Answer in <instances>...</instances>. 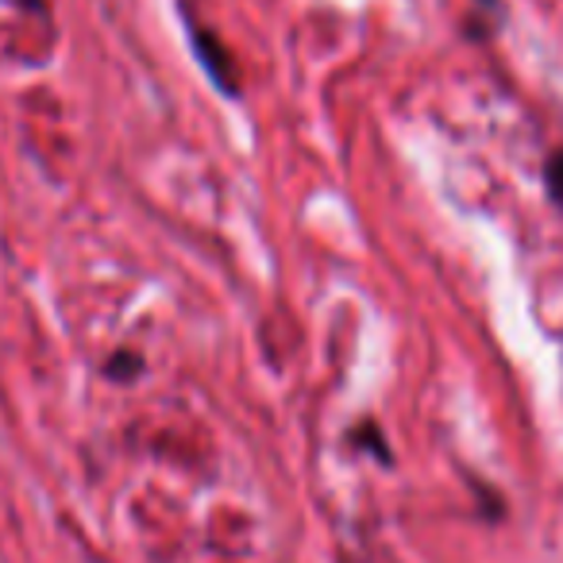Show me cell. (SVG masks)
<instances>
[{
    "instance_id": "1",
    "label": "cell",
    "mask_w": 563,
    "mask_h": 563,
    "mask_svg": "<svg viewBox=\"0 0 563 563\" xmlns=\"http://www.w3.org/2000/svg\"><path fill=\"white\" fill-rule=\"evenodd\" d=\"M189 43H194V55H197V63H201L205 78L224 97H240V74H235L232 58H228V47H220L201 24H189Z\"/></svg>"
},
{
    "instance_id": "2",
    "label": "cell",
    "mask_w": 563,
    "mask_h": 563,
    "mask_svg": "<svg viewBox=\"0 0 563 563\" xmlns=\"http://www.w3.org/2000/svg\"><path fill=\"white\" fill-rule=\"evenodd\" d=\"M347 440H352L355 452H367V455H375L378 463H390V448H386V437H383V429H378L375 421L355 424Z\"/></svg>"
},
{
    "instance_id": "3",
    "label": "cell",
    "mask_w": 563,
    "mask_h": 563,
    "mask_svg": "<svg viewBox=\"0 0 563 563\" xmlns=\"http://www.w3.org/2000/svg\"><path fill=\"white\" fill-rule=\"evenodd\" d=\"M540 181H544L548 201H552L555 209L563 212V143L544 158V166H540Z\"/></svg>"
},
{
    "instance_id": "4",
    "label": "cell",
    "mask_w": 563,
    "mask_h": 563,
    "mask_svg": "<svg viewBox=\"0 0 563 563\" xmlns=\"http://www.w3.org/2000/svg\"><path fill=\"white\" fill-rule=\"evenodd\" d=\"M143 371V355L135 352H117L109 360V367H104V375L112 378V383H132L135 375Z\"/></svg>"
}]
</instances>
